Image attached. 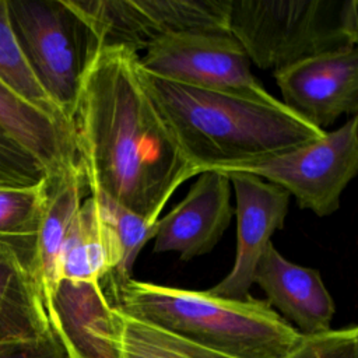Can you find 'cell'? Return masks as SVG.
Returning <instances> with one entry per match:
<instances>
[{
  "instance_id": "obj_1",
  "label": "cell",
  "mask_w": 358,
  "mask_h": 358,
  "mask_svg": "<svg viewBox=\"0 0 358 358\" xmlns=\"http://www.w3.org/2000/svg\"><path fill=\"white\" fill-rule=\"evenodd\" d=\"M87 189L157 222L193 168L145 92L138 55L98 48L81 76L71 116Z\"/></svg>"
},
{
  "instance_id": "obj_2",
  "label": "cell",
  "mask_w": 358,
  "mask_h": 358,
  "mask_svg": "<svg viewBox=\"0 0 358 358\" xmlns=\"http://www.w3.org/2000/svg\"><path fill=\"white\" fill-rule=\"evenodd\" d=\"M143 87L197 176L224 172L320 138V130L280 99L259 101L157 77L140 67Z\"/></svg>"
},
{
  "instance_id": "obj_3",
  "label": "cell",
  "mask_w": 358,
  "mask_h": 358,
  "mask_svg": "<svg viewBox=\"0 0 358 358\" xmlns=\"http://www.w3.org/2000/svg\"><path fill=\"white\" fill-rule=\"evenodd\" d=\"M106 288L119 312L229 358H289L305 338L250 295L232 299L133 278Z\"/></svg>"
},
{
  "instance_id": "obj_4",
  "label": "cell",
  "mask_w": 358,
  "mask_h": 358,
  "mask_svg": "<svg viewBox=\"0 0 358 358\" xmlns=\"http://www.w3.org/2000/svg\"><path fill=\"white\" fill-rule=\"evenodd\" d=\"M229 32L250 63L274 73L357 46V0H231Z\"/></svg>"
},
{
  "instance_id": "obj_5",
  "label": "cell",
  "mask_w": 358,
  "mask_h": 358,
  "mask_svg": "<svg viewBox=\"0 0 358 358\" xmlns=\"http://www.w3.org/2000/svg\"><path fill=\"white\" fill-rule=\"evenodd\" d=\"M18 43L38 81L71 123L94 45L66 0H7Z\"/></svg>"
},
{
  "instance_id": "obj_6",
  "label": "cell",
  "mask_w": 358,
  "mask_h": 358,
  "mask_svg": "<svg viewBox=\"0 0 358 358\" xmlns=\"http://www.w3.org/2000/svg\"><path fill=\"white\" fill-rule=\"evenodd\" d=\"M66 1L84 22L94 49L119 48L138 55L171 34L229 32L231 0Z\"/></svg>"
},
{
  "instance_id": "obj_7",
  "label": "cell",
  "mask_w": 358,
  "mask_h": 358,
  "mask_svg": "<svg viewBox=\"0 0 358 358\" xmlns=\"http://www.w3.org/2000/svg\"><path fill=\"white\" fill-rule=\"evenodd\" d=\"M358 171V117L351 116L337 130L281 154L241 165L227 172L262 178L292 194L298 206L317 217L340 208L343 190Z\"/></svg>"
},
{
  "instance_id": "obj_8",
  "label": "cell",
  "mask_w": 358,
  "mask_h": 358,
  "mask_svg": "<svg viewBox=\"0 0 358 358\" xmlns=\"http://www.w3.org/2000/svg\"><path fill=\"white\" fill-rule=\"evenodd\" d=\"M138 57L140 67L157 77L231 92L248 98L277 101L255 77L250 60L229 32H182L158 38Z\"/></svg>"
},
{
  "instance_id": "obj_9",
  "label": "cell",
  "mask_w": 358,
  "mask_h": 358,
  "mask_svg": "<svg viewBox=\"0 0 358 358\" xmlns=\"http://www.w3.org/2000/svg\"><path fill=\"white\" fill-rule=\"evenodd\" d=\"M282 103L323 130L343 115L358 112L357 46L322 53L273 73Z\"/></svg>"
},
{
  "instance_id": "obj_10",
  "label": "cell",
  "mask_w": 358,
  "mask_h": 358,
  "mask_svg": "<svg viewBox=\"0 0 358 358\" xmlns=\"http://www.w3.org/2000/svg\"><path fill=\"white\" fill-rule=\"evenodd\" d=\"M225 175L234 186L236 199V252L231 271L207 292L243 299L250 295L256 266L273 234L284 227L289 194L280 186L250 173L227 172Z\"/></svg>"
},
{
  "instance_id": "obj_11",
  "label": "cell",
  "mask_w": 358,
  "mask_h": 358,
  "mask_svg": "<svg viewBox=\"0 0 358 358\" xmlns=\"http://www.w3.org/2000/svg\"><path fill=\"white\" fill-rule=\"evenodd\" d=\"M187 194L158 218L154 253L176 252L182 260L210 253L231 224V182L218 171L200 172Z\"/></svg>"
},
{
  "instance_id": "obj_12",
  "label": "cell",
  "mask_w": 358,
  "mask_h": 358,
  "mask_svg": "<svg viewBox=\"0 0 358 358\" xmlns=\"http://www.w3.org/2000/svg\"><path fill=\"white\" fill-rule=\"evenodd\" d=\"M46 313L67 358H123L116 310L99 281L60 280Z\"/></svg>"
},
{
  "instance_id": "obj_13",
  "label": "cell",
  "mask_w": 358,
  "mask_h": 358,
  "mask_svg": "<svg viewBox=\"0 0 358 358\" xmlns=\"http://www.w3.org/2000/svg\"><path fill=\"white\" fill-rule=\"evenodd\" d=\"M266 302L303 336L331 329L336 306L320 273L287 260L273 245L263 252L253 274Z\"/></svg>"
},
{
  "instance_id": "obj_14",
  "label": "cell",
  "mask_w": 358,
  "mask_h": 358,
  "mask_svg": "<svg viewBox=\"0 0 358 358\" xmlns=\"http://www.w3.org/2000/svg\"><path fill=\"white\" fill-rule=\"evenodd\" d=\"M50 330L32 263L0 243V344L34 341Z\"/></svg>"
},
{
  "instance_id": "obj_15",
  "label": "cell",
  "mask_w": 358,
  "mask_h": 358,
  "mask_svg": "<svg viewBox=\"0 0 358 358\" xmlns=\"http://www.w3.org/2000/svg\"><path fill=\"white\" fill-rule=\"evenodd\" d=\"M0 126L38 161L46 176L78 165L71 126L28 105L1 83Z\"/></svg>"
},
{
  "instance_id": "obj_16",
  "label": "cell",
  "mask_w": 358,
  "mask_h": 358,
  "mask_svg": "<svg viewBox=\"0 0 358 358\" xmlns=\"http://www.w3.org/2000/svg\"><path fill=\"white\" fill-rule=\"evenodd\" d=\"M46 199L34 252V274L43 302L59 284V256L67 229L83 203L87 189L78 165L55 176H46Z\"/></svg>"
},
{
  "instance_id": "obj_17",
  "label": "cell",
  "mask_w": 358,
  "mask_h": 358,
  "mask_svg": "<svg viewBox=\"0 0 358 358\" xmlns=\"http://www.w3.org/2000/svg\"><path fill=\"white\" fill-rule=\"evenodd\" d=\"M112 270L110 250L92 196L83 200L64 236L57 274L69 281H99Z\"/></svg>"
},
{
  "instance_id": "obj_18",
  "label": "cell",
  "mask_w": 358,
  "mask_h": 358,
  "mask_svg": "<svg viewBox=\"0 0 358 358\" xmlns=\"http://www.w3.org/2000/svg\"><path fill=\"white\" fill-rule=\"evenodd\" d=\"M90 196L96 201L110 250L112 270L105 277L108 278L106 284L126 281L131 278L133 264L138 253L154 238L155 222H150L140 214L101 193H91Z\"/></svg>"
},
{
  "instance_id": "obj_19",
  "label": "cell",
  "mask_w": 358,
  "mask_h": 358,
  "mask_svg": "<svg viewBox=\"0 0 358 358\" xmlns=\"http://www.w3.org/2000/svg\"><path fill=\"white\" fill-rule=\"evenodd\" d=\"M46 199V179L32 186L0 185V243L14 248L32 263Z\"/></svg>"
},
{
  "instance_id": "obj_20",
  "label": "cell",
  "mask_w": 358,
  "mask_h": 358,
  "mask_svg": "<svg viewBox=\"0 0 358 358\" xmlns=\"http://www.w3.org/2000/svg\"><path fill=\"white\" fill-rule=\"evenodd\" d=\"M0 83L28 105L71 126L46 94L25 59L11 24L7 0H0Z\"/></svg>"
},
{
  "instance_id": "obj_21",
  "label": "cell",
  "mask_w": 358,
  "mask_h": 358,
  "mask_svg": "<svg viewBox=\"0 0 358 358\" xmlns=\"http://www.w3.org/2000/svg\"><path fill=\"white\" fill-rule=\"evenodd\" d=\"M115 310L123 358H229Z\"/></svg>"
},
{
  "instance_id": "obj_22",
  "label": "cell",
  "mask_w": 358,
  "mask_h": 358,
  "mask_svg": "<svg viewBox=\"0 0 358 358\" xmlns=\"http://www.w3.org/2000/svg\"><path fill=\"white\" fill-rule=\"evenodd\" d=\"M45 178L38 161L0 126V185L32 186Z\"/></svg>"
},
{
  "instance_id": "obj_23",
  "label": "cell",
  "mask_w": 358,
  "mask_h": 358,
  "mask_svg": "<svg viewBox=\"0 0 358 358\" xmlns=\"http://www.w3.org/2000/svg\"><path fill=\"white\" fill-rule=\"evenodd\" d=\"M289 358H358L357 326L305 336Z\"/></svg>"
},
{
  "instance_id": "obj_24",
  "label": "cell",
  "mask_w": 358,
  "mask_h": 358,
  "mask_svg": "<svg viewBox=\"0 0 358 358\" xmlns=\"http://www.w3.org/2000/svg\"><path fill=\"white\" fill-rule=\"evenodd\" d=\"M0 358H67L64 350L57 340L53 330H50L42 338L14 343V344H0Z\"/></svg>"
}]
</instances>
